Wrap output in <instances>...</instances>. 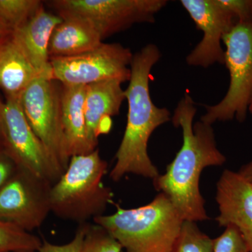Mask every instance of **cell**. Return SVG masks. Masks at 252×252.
Instances as JSON below:
<instances>
[{
  "mask_svg": "<svg viewBox=\"0 0 252 252\" xmlns=\"http://www.w3.org/2000/svg\"><path fill=\"white\" fill-rule=\"evenodd\" d=\"M249 112L252 113V105L250 106V109H249Z\"/></svg>",
  "mask_w": 252,
  "mask_h": 252,
  "instance_id": "28",
  "label": "cell"
},
{
  "mask_svg": "<svg viewBox=\"0 0 252 252\" xmlns=\"http://www.w3.org/2000/svg\"><path fill=\"white\" fill-rule=\"evenodd\" d=\"M122 84L118 80H107L86 86L84 102L86 132L94 150L98 144L99 123L104 118L118 115L126 99Z\"/></svg>",
  "mask_w": 252,
  "mask_h": 252,
  "instance_id": "15",
  "label": "cell"
},
{
  "mask_svg": "<svg viewBox=\"0 0 252 252\" xmlns=\"http://www.w3.org/2000/svg\"><path fill=\"white\" fill-rule=\"evenodd\" d=\"M213 252H250V250L240 230L233 225H228L220 237L213 240Z\"/></svg>",
  "mask_w": 252,
  "mask_h": 252,
  "instance_id": "22",
  "label": "cell"
},
{
  "mask_svg": "<svg viewBox=\"0 0 252 252\" xmlns=\"http://www.w3.org/2000/svg\"><path fill=\"white\" fill-rule=\"evenodd\" d=\"M55 28L50 39V60L72 57L95 49L102 39L89 21L75 16H65Z\"/></svg>",
  "mask_w": 252,
  "mask_h": 252,
  "instance_id": "16",
  "label": "cell"
},
{
  "mask_svg": "<svg viewBox=\"0 0 252 252\" xmlns=\"http://www.w3.org/2000/svg\"><path fill=\"white\" fill-rule=\"evenodd\" d=\"M61 89L62 85L58 81L37 78L26 88L18 99L33 132L64 172L70 159L64 148Z\"/></svg>",
  "mask_w": 252,
  "mask_h": 252,
  "instance_id": "8",
  "label": "cell"
},
{
  "mask_svg": "<svg viewBox=\"0 0 252 252\" xmlns=\"http://www.w3.org/2000/svg\"><path fill=\"white\" fill-rule=\"evenodd\" d=\"M238 173L242 177H243L245 180H248L249 182L252 184V160L247 164V165H243L240 168Z\"/></svg>",
  "mask_w": 252,
  "mask_h": 252,
  "instance_id": "25",
  "label": "cell"
},
{
  "mask_svg": "<svg viewBox=\"0 0 252 252\" xmlns=\"http://www.w3.org/2000/svg\"><path fill=\"white\" fill-rule=\"evenodd\" d=\"M172 252H213V240L200 231L195 221L184 220Z\"/></svg>",
  "mask_w": 252,
  "mask_h": 252,
  "instance_id": "20",
  "label": "cell"
},
{
  "mask_svg": "<svg viewBox=\"0 0 252 252\" xmlns=\"http://www.w3.org/2000/svg\"><path fill=\"white\" fill-rule=\"evenodd\" d=\"M0 149H3L2 140H1V129H0Z\"/></svg>",
  "mask_w": 252,
  "mask_h": 252,
  "instance_id": "27",
  "label": "cell"
},
{
  "mask_svg": "<svg viewBox=\"0 0 252 252\" xmlns=\"http://www.w3.org/2000/svg\"><path fill=\"white\" fill-rule=\"evenodd\" d=\"M223 42L230 84L219 103L203 104L206 113L200 121L210 125L235 118L244 122L252 104V21L237 23L225 34Z\"/></svg>",
  "mask_w": 252,
  "mask_h": 252,
  "instance_id": "5",
  "label": "cell"
},
{
  "mask_svg": "<svg viewBox=\"0 0 252 252\" xmlns=\"http://www.w3.org/2000/svg\"><path fill=\"white\" fill-rule=\"evenodd\" d=\"M86 86L62 85L61 89V120L64 148L69 159L94 151L91 148L86 132Z\"/></svg>",
  "mask_w": 252,
  "mask_h": 252,
  "instance_id": "14",
  "label": "cell"
},
{
  "mask_svg": "<svg viewBox=\"0 0 252 252\" xmlns=\"http://www.w3.org/2000/svg\"><path fill=\"white\" fill-rule=\"evenodd\" d=\"M189 16L203 36L187 56V64L193 67L207 68L219 63L225 64L223 39L235 25L238 18L222 0H181Z\"/></svg>",
  "mask_w": 252,
  "mask_h": 252,
  "instance_id": "11",
  "label": "cell"
},
{
  "mask_svg": "<svg viewBox=\"0 0 252 252\" xmlns=\"http://www.w3.org/2000/svg\"><path fill=\"white\" fill-rule=\"evenodd\" d=\"M108 164L99 150L71 158L65 171L50 191L51 212L79 224L103 216L113 203L112 189L102 182Z\"/></svg>",
  "mask_w": 252,
  "mask_h": 252,
  "instance_id": "4",
  "label": "cell"
},
{
  "mask_svg": "<svg viewBox=\"0 0 252 252\" xmlns=\"http://www.w3.org/2000/svg\"><path fill=\"white\" fill-rule=\"evenodd\" d=\"M160 57V50L153 44L133 54L130 79L124 91L128 106L127 124L109 175L114 182L130 173L153 180L159 175L149 157L147 145L154 131L172 119L168 109L155 105L149 92L151 72Z\"/></svg>",
  "mask_w": 252,
  "mask_h": 252,
  "instance_id": "2",
  "label": "cell"
},
{
  "mask_svg": "<svg viewBox=\"0 0 252 252\" xmlns=\"http://www.w3.org/2000/svg\"><path fill=\"white\" fill-rule=\"evenodd\" d=\"M19 99V98H18ZM17 98H0L2 147L18 167L54 185L64 173L36 137Z\"/></svg>",
  "mask_w": 252,
  "mask_h": 252,
  "instance_id": "7",
  "label": "cell"
},
{
  "mask_svg": "<svg viewBox=\"0 0 252 252\" xmlns=\"http://www.w3.org/2000/svg\"><path fill=\"white\" fill-rule=\"evenodd\" d=\"M220 226L233 225L252 252V184L238 172L225 170L217 184Z\"/></svg>",
  "mask_w": 252,
  "mask_h": 252,
  "instance_id": "12",
  "label": "cell"
},
{
  "mask_svg": "<svg viewBox=\"0 0 252 252\" xmlns=\"http://www.w3.org/2000/svg\"><path fill=\"white\" fill-rule=\"evenodd\" d=\"M50 182L18 167L0 189V220L28 232L39 228L51 212Z\"/></svg>",
  "mask_w": 252,
  "mask_h": 252,
  "instance_id": "10",
  "label": "cell"
},
{
  "mask_svg": "<svg viewBox=\"0 0 252 252\" xmlns=\"http://www.w3.org/2000/svg\"><path fill=\"white\" fill-rule=\"evenodd\" d=\"M43 7L39 0H0V23L13 32Z\"/></svg>",
  "mask_w": 252,
  "mask_h": 252,
  "instance_id": "18",
  "label": "cell"
},
{
  "mask_svg": "<svg viewBox=\"0 0 252 252\" xmlns=\"http://www.w3.org/2000/svg\"><path fill=\"white\" fill-rule=\"evenodd\" d=\"M85 223L79 224L74 238L69 243L64 245H55L44 240L38 252H81V245L85 233Z\"/></svg>",
  "mask_w": 252,
  "mask_h": 252,
  "instance_id": "23",
  "label": "cell"
},
{
  "mask_svg": "<svg viewBox=\"0 0 252 252\" xmlns=\"http://www.w3.org/2000/svg\"><path fill=\"white\" fill-rule=\"evenodd\" d=\"M63 21L59 15L39 10L22 26L11 32L13 37L41 77L52 79L49 55L53 32Z\"/></svg>",
  "mask_w": 252,
  "mask_h": 252,
  "instance_id": "13",
  "label": "cell"
},
{
  "mask_svg": "<svg viewBox=\"0 0 252 252\" xmlns=\"http://www.w3.org/2000/svg\"><path fill=\"white\" fill-rule=\"evenodd\" d=\"M117 211L94 219L126 252H172L184 220L165 194L137 208L115 204Z\"/></svg>",
  "mask_w": 252,
  "mask_h": 252,
  "instance_id": "3",
  "label": "cell"
},
{
  "mask_svg": "<svg viewBox=\"0 0 252 252\" xmlns=\"http://www.w3.org/2000/svg\"><path fill=\"white\" fill-rule=\"evenodd\" d=\"M11 32L0 39V89L7 98H19L23 91L40 78Z\"/></svg>",
  "mask_w": 252,
  "mask_h": 252,
  "instance_id": "17",
  "label": "cell"
},
{
  "mask_svg": "<svg viewBox=\"0 0 252 252\" xmlns=\"http://www.w3.org/2000/svg\"><path fill=\"white\" fill-rule=\"evenodd\" d=\"M18 165L14 159L0 149V189L11 178L18 170Z\"/></svg>",
  "mask_w": 252,
  "mask_h": 252,
  "instance_id": "24",
  "label": "cell"
},
{
  "mask_svg": "<svg viewBox=\"0 0 252 252\" xmlns=\"http://www.w3.org/2000/svg\"><path fill=\"white\" fill-rule=\"evenodd\" d=\"M196 112L193 98L186 92L171 119L175 127L182 129L183 144L166 172L153 180L156 190L170 199L182 218L195 222L208 219L199 189L202 171L226 160L217 149L212 125L201 121L193 124Z\"/></svg>",
  "mask_w": 252,
  "mask_h": 252,
  "instance_id": "1",
  "label": "cell"
},
{
  "mask_svg": "<svg viewBox=\"0 0 252 252\" xmlns=\"http://www.w3.org/2000/svg\"><path fill=\"white\" fill-rule=\"evenodd\" d=\"M120 243L101 225L85 223L81 252H121Z\"/></svg>",
  "mask_w": 252,
  "mask_h": 252,
  "instance_id": "21",
  "label": "cell"
},
{
  "mask_svg": "<svg viewBox=\"0 0 252 252\" xmlns=\"http://www.w3.org/2000/svg\"><path fill=\"white\" fill-rule=\"evenodd\" d=\"M133 54L118 43L102 42L95 49L72 56L51 59L52 79L64 86H88L102 81L130 79Z\"/></svg>",
  "mask_w": 252,
  "mask_h": 252,
  "instance_id": "9",
  "label": "cell"
},
{
  "mask_svg": "<svg viewBox=\"0 0 252 252\" xmlns=\"http://www.w3.org/2000/svg\"><path fill=\"white\" fill-rule=\"evenodd\" d=\"M11 32V31H10L7 28L5 27L4 26H3V25L0 23V39L8 35V34H10Z\"/></svg>",
  "mask_w": 252,
  "mask_h": 252,
  "instance_id": "26",
  "label": "cell"
},
{
  "mask_svg": "<svg viewBox=\"0 0 252 252\" xmlns=\"http://www.w3.org/2000/svg\"><path fill=\"white\" fill-rule=\"evenodd\" d=\"M41 245L31 232L0 220V252H38Z\"/></svg>",
  "mask_w": 252,
  "mask_h": 252,
  "instance_id": "19",
  "label": "cell"
},
{
  "mask_svg": "<svg viewBox=\"0 0 252 252\" xmlns=\"http://www.w3.org/2000/svg\"><path fill=\"white\" fill-rule=\"evenodd\" d=\"M167 0H56L49 1L60 17L84 18L98 32L102 40L136 23H154Z\"/></svg>",
  "mask_w": 252,
  "mask_h": 252,
  "instance_id": "6",
  "label": "cell"
}]
</instances>
